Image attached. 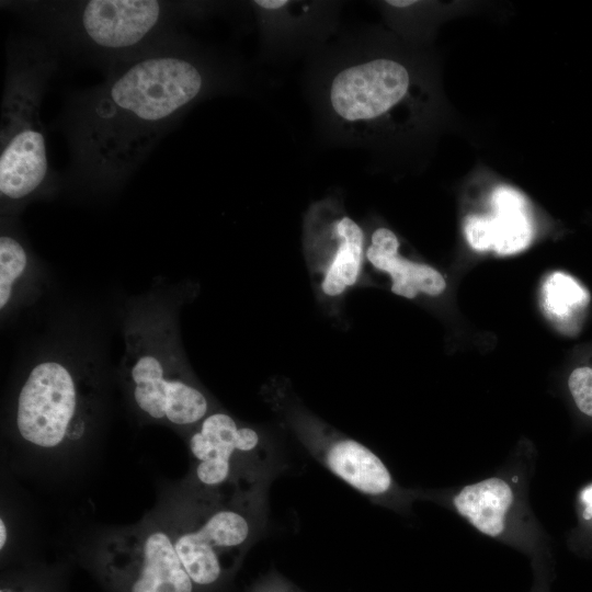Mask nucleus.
Masks as SVG:
<instances>
[{"label": "nucleus", "instance_id": "nucleus-6", "mask_svg": "<svg viewBox=\"0 0 592 592\" xmlns=\"http://www.w3.org/2000/svg\"><path fill=\"white\" fill-rule=\"evenodd\" d=\"M266 49L317 52L337 29L340 3L333 1L254 0L249 2Z\"/></svg>", "mask_w": 592, "mask_h": 592}, {"label": "nucleus", "instance_id": "nucleus-10", "mask_svg": "<svg viewBox=\"0 0 592 592\" xmlns=\"http://www.w3.org/2000/svg\"><path fill=\"white\" fill-rule=\"evenodd\" d=\"M258 442L254 430L239 428L230 415L220 412L207 415L189 442L190 451L197 460V479L207 486L224 482L230 473L234 452H249Z\"/></svg>", "mask_w": 592, "mask_h": 592}, {"label": "nucleus", "instance_id": "nucleus-17", "mask_svg": "<svg viewBox=\"0 0 592 592\" xmlns=\"http://www.w3.org/2000/svg\"><path fill=\"white\" fill-rule=\"evenodd\" d=\"M568 387L577 408L592 418V368L582 366L573 369Z\"/></svg>", "mask_w": 592, "mask_h": 592}, {"label": "nucleus", "instance_id": "nucleus-9", "mask_svg": "<svg viewBox=\"0 0 592 592\" xmlns=\"http://www.w3.org/2000/svg\"><path fill=\"white\" fill-rule=\"evenodd\" d=\"M491 215L469 216L465 236L479 251L512 254L525 249L533 238L525 197L509 186L497 187L491 195Z\"/></svg>", "mask_w": 592, "mask_h": 592}, {"label": "nucleus", "instance_id": "nucleus-14", "mask_svg": "<svg viewBox=\"0 0 592 592\" xmlns=\"http://www.w3.org/2000/svg\"><path fill=\"white\" fill-rule=\"evenodd\" d=\"M334 230L335 253L322 282V289L329 296L342 294L356 282L364 243L362 228L349 216L335 219Z\"/></svg>", "mask_w": 592, "mask_h": 592}, {"label": "nucleus", "instance_id": "nucleus-4", "mask_svg": "<svg viewBox=\"0 0 592 592\" xmlns=\"http://www.w3.org/2000/svg\"><path fill=\"white\" fill-rule=\"evenodd\" d=\"M125 343L126 382L146 418L174 426L205 418L207 399L184 376L169 320L161 315L137 317L126 329Z\"/></svg>", "mask_w": 592, "mask_h": 592}, {"label": "nucleus", "instance_id": "nucleus-13", "mask_svg": "<svg viewBox=\"0 0 592 592\" xmlns=\"http://www.w3.org/2000/svg\"><path fill=\"white\" fill-rule=\"evenodd\" d=\"M330 469L361 492L380 494L391 485V477L383 462L367 447L352 440L335 443L329 451Z\"/></svg>", "mask_w": 592, "mask_h": 592}, {"label": "nucleus", "instance_id": "nucleus-18", "mask_svg": "<svg viewBox=\"0 0 592 592\" xmlns=\"http://www.w3.org/2000/svg\"><path fill=\"white\" fill-rule=\"evenodd\" d=\"M579 499L582 506V517L592 525V483L581 490Z\"/></svg>", "mask_w": 592, "mask_h": 592}, {"label": "nucleus", "instance_id": "nucleus-5", "mask_svg": "<svg viewBox=\"0 0 592 592\" xmlns=\"http://www.w3.org/2000/svg\"><path fill=\"white\" fill-rule=\"evenodd\" d=\"M14 421L21 439L39 449H58L81 440L88 406L77 373L58 360L37 363L19 390Z\"/></svg>", "mask_w": 592, "mask_h": 592}, {"label": "nucleus", "instance_id": "nucleus-8", "mask_svg": "<svg viewBox=\"0 0 592 592\" xmlns=\"http://www.w3.org/2000/svg\"><path fill=\"white\" fill-rule=\"evenodd\" d=\"M249 524L239 513L219 511L196 530L173 534L174 547L191 580L201 585L215 582L220 574L216 549L231 548L244 543Z\"/></svg>", "mask_w": 592, "mask_h": 592}, {"label": "nucleus", "instance_id": "nucleus-19", "mask_svg": "<svg viewBox=\"0 0 592 592\" xmlns=\"http://www.w3.org/2000/svg\"><path fill=\"white\" fill-rule=\"evenodd\" d=\"M7 537H8L7 526L3 519L1 517L0 520V548L1 549H3V547L7 544Z\"/></svg>", "mask_w": 592, "mask_h": 592}, {"label": "nucleus", "instance_id": "nucleus-7", "mask_svg": "<svg viewBox=\"0 0 592 592\" xmlns=\"http://www.w3.org/2000/svg\"><path fill=\"white\" fill-rule=\"evenodd\" d=\"M107 544L113 555L136 563L130 592H192L193 581L175 550L172 531L149 525Z\"/></svg>", "mask_w": 592, "mask_h": 592}, {"label": "nucleus", "instance_id": "nucleus-3", "mask_svg": "<svg viewBox=\"0 0 592 592\" xmlns=\"http://www.w3.org/2000/svg\"><path fill=\"white\" fill-rule=\"evenodd\" d=\"M1 105L0 196L19 205L54 183L41 104L57 55L38 38L11 42Z\"/></svg>", "mask_w": 592, "mask_h": 592}, {"label": "nucleus", "instance_id": "nucleus-15", "mask_svg": "<svg viewBox=\"0 0 592 592\" xmlns=\"http://www.w3.org/2000/svg\"><path fill=\"white\" fill-rule=\"evenodd\" d=\"M589 301L588 292L571 276L560 272L550 275L544 285L546 310L557 318H568Z\"/></svg>", "mask_w": 592, "mask_h": 592}, {"label": "nucleus", "instance_id": "nucleus-11", "mask_svg": "<svg viewBox=\"0 0 592 592\" xmlns=\"http://www.w3.org/2000/svg\"><path fill=\"white\" fill-rule=\"evenodd\" d=\"M399 241L388 228L373 231L366 251L367 260L378 270L390 274L391 291L406 298H414L419 293L439 295L445 288L443 276L433 267L408 261L398 253Z\"/></svg>", "mask_w": 592, "mask_h": 592}, {"label": "nucleus", "instance_id": "nucleus-2", "mask_svg": "<svg viewBox=\"0 0 592 592\" xmlns=\"http://www.w3.org/2000/svg\"><path fill=\"white\" fill-rule=\"evenodd\" d=\"M43 42L58 53L100 66L105 73L180 35L184 16L205 13L196 2L88 0L11 2Z\"/></svg>", "mask_w": 592, "mask_h": 592}, {"label": "nucleus", "instance_id": "nucleus-1", "mask_svg": "<svg viewBox=\"0 0 592 592\" xmlns=\"http://www.w3.org/2000/svg\"><path fill=\"white\" fill-rule=\"evenodd\" d=\"M73 93L56 121L71 174L92 186L117 185L198 102L237 83L234 68L180 34Z\"/></svg>", "mask_w": 592, "mask_h": 592}, {"label": "nucleus", "instance_id": "nucleus-20", "mask_svg": "<svg viewBox=\"0 0 592 592\" xmlns=\"http://www.w3.org/2000/svg\"><path fill=\"white\" fill-rule=\"evenodd\" d=\"M1 592H3V591H1Z\"/></svg>", "mask_w": 592, "mask_h": 592}, {"label": "nucleus", "instance_id": "nucleus-16", "mask_svg": "<svg viewBox=\"0 0 592 592\" xmlns=\"http://www.w3.org/2000/svg\"><path fill=\"white\" fill-rule=\"evenodd\" d=\"M29 264V254L22 242L12 234L2 231L0 237V308L10 303L15 284Z\"/></svg>", "mask_w": 592, "mask_h": 592}, {"label": "nucleus", "instance_id": "nucleus-12", "mask_svg": "<svg viewBox=\"0 0 592 592\" xmlns=\"http://www.w3.org/2000/svg\"><path fill=\"white\" fill-rule=\"evenodd\" d=\"M514 496L509 483L488 478L464 487L453 499L457 512L485 535L497 537L505 528Z\"/></svg>", "mask_w": 592, "mask_h": 592}]
</instances>
